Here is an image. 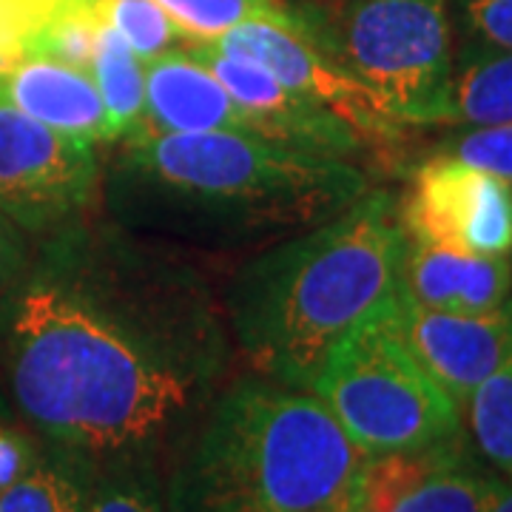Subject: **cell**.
I'll list each match as a JSON object with an SVG mask.
<instances>
[{"mask_svg":"<svg viewBox=\"0 0 512 512\" xmlns=\"http://www.w3.org/2000/svg\"><path fill=\"white\" fill-rule=\"evenodd\" d=\"M450 123L504 126L512 123V52L464 43L453 55Z\"/></svg>","mask_w":512,"mask_h":512,"instance_id":"obj_16","label":"cell"},{"mask_svg":"<svg viewBox=\"0 0 512 512\" xmlns=\"http://www.w3.org/2000/svg\"><path fill=\"white\" fill-rule=\"evenodd\" d=\"M365 453L308 390L225 382L165 470L168 512H350Z\"/></svg>","mask_w":512,"mask_h":512,"instance_id":"obj_4","label":"cell"},{"mask_svg":"<svg viewBox=\"0 0 512 512\" xmlns=\"http://www.w3.org/2000/svg\"><path fill=\"white\" fill-rule=\"evenodd\" d=\"M83 512H168L165 473L160 470L100 473Z\"/></svg>","mask_w":512,"mask_h":512,"instance_id":"obj_22","label":"cell"},{"mask_svg":"<svg viewBox=\"0 0 512 512\" xmlns=\"http://www.w3.org/2000/svg\"><path fill=\"white\" fill-rule=\"evenodd\" d=\"M461 416L478 456L504 481H512V356L478 384Z\"/></svg>","mask_w":512,"mask_h":512,"instance_id":"obj_19","label":"cell"},{"mask_svg":"<svg viewBox=\"0 0 512 512\" xmlns=\"http://www.w3.org/2000/svg\"><path fill=\"white\" fill-rule=\"evenodd\" d=\"M188 55H194L208 72L217 74V80L248 114L256 134L342 160H350L370 146L342 117L282 86L274 74L265 72L254 60L220 52L211 43H188Z\"/></svg>","mask_w":512,"mask_h":512,"instance_id":"obj_11","label":"cell"},{"mask_svg":"<svg viewBox=\"0 0 512 512\" xmlns=\"http://www.w3.org/2000/svg\"><path fill=\"white\" fill-rule=\"evenodd\" d=\"M0 419H15V413H12V407H9V399H6L3 387H0Z\"/></svg>","mask_w":512,"mask_h":512,"instance_id":"obj_28","label":"cell"},{"mask_svg":"<svg viewBox=\"0 0 512 512\" xmlns=\"http://www.w3.org/2000/svg\"><path fill=\"white\" fill-rule=\"evenodd\" d=\"M100 100L109 111L117 140H128L148 126L146 117V63L128 49V43L100 20L94 37L92 66Z\"/></svg>","mask_w":512,"mask_h":512,"instance_id":"obj_17","label":"cell"},{"mask_svg":"<svg viewBox=\"0 0 512 512\" xmlns=\"http://www.w3.org/2000/svg\"><path fill=\"white\" fill-rule=\"evenodd\" d=\"M29 234L20 231L15 222L0 214V293L20 274L26 256H29Z\"/></svg>","mask_w":512,"mask_h":512,"instance_id":"obj_26","label":"cell"},{"mask_svg":"<svg viewBox=\"0 0 512 512\" xmlns=\"http://www.w3.org/2000/svg\"><path fill=\"white\" fill-rule=\"evenodd\" d=\"M399 328L410 350L461 407L478 384L512 356V293L487 313H447L421 308L399 293Z\"/></svg>","mask_w":512,"mask_h":512,"instance_id":"obj_12","label":"cell"},{"mask_svg":"<svg viewBox=\"0 0 512 512\" xmlns=\"http://www.w3.org/2000/svg\"><path fill=\"white\" fill-rule=\"evenodd\" d=\"M191 43H211L237 26L268 20L299 26L293 6L282 0H154Z\"/></svg>","mask_w":512,"mask_h":512,"instance_id":"obj_20","label":"cell"},{"mask_svg":"<svg viewBox=\"0 0 512 512\" xmlns=\"http://www.w3.org/2000/svg\"><path fill=\"white\" fill-rule=\"evenodd\" d=\"M222 296L174 245L89 214L37 237L0 293L15 419L94 473H165L231 365Z\"/></svg>","mask_w":512,"mask_h":512,"instance_id":"obj_1","label":"cell"},{"mask_svg":"<svg viewBox=\"0 0 512 512\" xmlns=\"http://www.w3.org/2000/svg\"><path fill=\"white\" fill-rule=\"evenodd\" d=\"M0 94L37 123L83 143H117L94 80L46 57H20L0 69Z\"/></svg>","mask_w":512,"mask_h":512,"instance_id":"obj_14","label":"cell"},{"mask_svg":"<svg viewBox=\"0 0 512 512\" xmlns=\"http://www.w3.org/2000/svg\"><path fill=\"white\" fill-rule=\"evenodd\" d=\"M148 128L168 134L245 131L256 134L248 114L188 49H174L146 63Z\"/></svg>","mask_w":512,"mask_h":512,"instance_id":"obj_15","label":"cell"},{"mask_svg":"<svg viewBox=\"0 0 512 512\" xmlns=\"http://www.w3.org/2000/svg\"><path fill=\"white\" fill-rule=\"evenodd\" d=\"M407 234L387 191L259 248L222 293L231 342L259 376L311 390L350 330L402 291Z\"/></svg>","mask_w":512,"mask_h":512,"instance_id":"obj_3","label":"cell"},{"mask_svg":"<svg viewBox=\"0 0 512 512\" xmlns=\"http://www.w3.org/2000/svg\"><path fill=\"white\" fill-rule=\"evenodd\" d=\"M464 43L512 52V0H453Z\"/></svg>","mask_w":512,"mask_h":512,"instance_id":"obj_24","label":"cell"},{"mask_svg":"<svg viewBox=\"0 0 512 512\" xmlns=\"http://www.w3.org/2000/svg\"><path fill=\"white\" fill-rule=\"evenodd\" d=\"M407 239L484 256L512 254V188L439 151L416 168L399 202Z\"/></svg>","mask_w":512,"mask_h":512,"instance_id":"obj_8","label":"cell"},{"mask_svg":"<svg viewBox=\"0 0 512 512\" xmlns=\"http://www.w3.org/2000/svg\"><path fill=\"white\" fill-rule=\"evenodd\" d=\"M504 484L461 433L424 450L365 458L350 512H490Z\"/></svg>","mask_w":512,"mask_h":512,"instance_id":"obj_9","label":"cell"},{"mask_svg":"<svg viewBox=\"0 0 512 512\" xmlns=\"http://www.w3.org/2000/svg\"><path fill=\"white\" fill-rule=\"evenodd\" d=\"M308 393L367 458L424 450L464 433L461 407L404 339L399 296L330 350Z\"/></svg>","mask_w":512,"mask_h":512,"instance_id":"obj_6","label":"cell"},{"mask_svg":"<svg viewBox=\"0 0 512 512\" xmlns=\"http://www.w3.org/2000/svg\"><path fill=\"white\" fill-rule=\"evenodd\" d=\"M299 29L396 126L450 123L453 26L447 0H333L293 9Z\"/></svg>","mask_w":512,"mask_h":512,"instance_id":"obj_5","label":"cell"},{"mask_svg":"<svg viewBox=\"0 0 512 512\" xmlns=\"http://www.w3.org/2000/svg\"><path fill=\"white\" fill-rule=\"evenodd\" d=\"M123 143L103 188L109 220L174 248H265L370 191L350 160L262 134L146 126Z\"/></svg>","mask_w":512,"mask_h":512,"instance_id":"obj_2","label":"cell"},{"mask_svg":"<svg viewBox=\"0 0 512 512\" xmlns=\"http://www.w3.org/2000/svg\"><path fill=\"white\" fill-rule=\"evenodd\" d=\"M402 288L421 308L447 313H487L512 293L510 256H484L436 242L407 239Z\"/></svg>","mask_w":512,"mask_h":512,"instance_id":"obj_13","label":"cell"},{"mask_svg":"<svg viewBox=\"0 0 512 512\" xmlns=\"http://www.w3.org/2000/svg\"><path fill=\"white\" fill-rule=\"evenodd\" d=\"M490 512H512V481L504 484V490L498 493L495 504L490 507Z\"/></svg>","mask_w":512,"mask_h":512,"instance_id":"obj_27","label":"cell"},{"mask_svg":"<svg viewBox=\"0 0 512 512\" xmlns=\"http://www.w3.org/2000/svg\"><path fill=\"white\" fill-rule=\"evenodd\" d=\"M97 473L66 450L52 444L23 476L0 493V512H83Z\"/></svg>","mask_w":512,"mask_h":512,"instance_id":"obj_18","label":"cell"},{"mask_svg":"<svg viewBox=\"0 0 512 512\" xmlns=\"http://www.w3.org/2000/svg\"><path fill=\"white\" fill-rule=\"evenodd\" d=\"M211 46L259 63L282 86L342 117L370 146L393 143L399 137V126L387 120L370 100V94L333 57L325 55L299 26L254 20L211 40Z\"/></svg>","mask_w":512,"mask_h":512,"instance_id":"obj_10","label":"cell"},{"mask_svg":"<svg viewBox=\"0 0 512 512\" xmlns=\"http://www.w3.org/2000/svg\"><path fill=\"white\" fill-rule=\"evenodd\" d=\"M43 441L18 419H0V493L9 490L43 453Z\"/></svg>","mask_w":512,"mask_h":512,"instance_id":"obj_25","label":"cell"},{"mask_svg":"<svg viewBox=\"0 0 512 512\" xmlns=\"http://www.w3.org/2000/svg\"><path fill=\"white\" fill-rule=\"evenodd\" d=\"M103 183L92 143L37 123L0 94V214L43 237L86 217Z\"/></svg>","mask_w":512,"mask_h":512,"instance_id":"obj_7","label":"cell"},{"mask_svg":"<svg viewBox=\"0 0 512 512\" xmlns=\"http://www.w3.org/2000/svg\"><path fill=\"white\" fill-rule=\"evenodd\" d=\"M441 151L456 157L461 163L490 171L512 188V123L473 126L470 131H461L456 137H450Z\"/></svg>","mask_w":512,"mask_h":512,"instance_id":"obj_23","label":"cell"},{"mask_svg":"<svg viewBox=\"0 0 512 512\" xmlns=\"http://www.w3.org/2000/svg\"><path fill=\"white\" fill-rule=\"evenodd\" d=\"M94 12L143 63L174 52L180 40H188L154 0H94Z\"/></svg>","mask_w":512,"mask_h":512,"instance_id":"obj_21","label":"cell"}]
</instances>
